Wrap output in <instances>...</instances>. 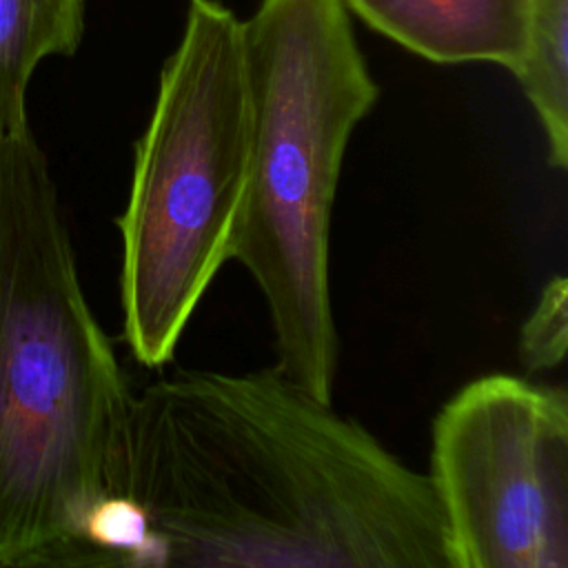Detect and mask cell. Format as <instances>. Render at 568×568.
Instances as JSON below:
<instances>
[{
	"label": "cell",
	"instance_id": "6da1fadb",
	"mask_svg": "<svg viewBox=\"0 0 568 568\" xmlns=\"http://www.w3.org/2000/svg\"><path fill=\"white\" fill-rule=\"evenodd\" d=\"M111 566L453 568L426 473L282 368H178L133 393Z\"/></svg>",
	"mask_w": 568,
	"mask_h": 568
},
{
	"label": "cell",
	"instance_id": "7a4b0ae2",
	"mask_svg": "<svg viewBox=\"0 0 568 568\" xmlns=\"http://www.w3.org/2000/svg\"><path fill=\"white\" fill-rule=\"evenodd\" d=\"M131 399L29 126L0 144V568L100 566Z\"/></svg>",
	"mask_w": 568,
	"mask_h": 568
},
{
	"label": "cell",
	"instance_id": "3957f363",
	"mask_svg": "<svg viewBox=\"0 0 568 568\" xmlns=\"http://www.w3.org/2000/svg\"><path fill=\"white\" fill-rule=\"evenodd\" d=\"M242 44L251 171L231 260L266 304L275 366L333 402L331 217L348 142L379 87L344 0H260Z\"/></svg>",
	"mask_w": 568,
	"mask_h": 568
},
{
	"label": "cell",
	"instance_id": "277c9868",
	"mask_svg": "<svg viewBox=\"0 0 568 568\" xmlns=\"http://www.w3.org/2000/svg\"><path fill=\"white\" fill-rule=\"evenodd\" d=\"M251 171V98L242 20L217 0H189L153 111L135 142L122 242V337L162 368L226 262Z\"/></svg>",
	"mask_w": 568,
	"mask_h": 568
},
{
	"label": "cell",
	"instance_id": "5b68a950",
	"mask_svg": "<svg viewBox=\"0 0 568 568\" xmlns=\"http://www.w3.org/2000/svg\"><path fill=\"white\" fill-rule=\"evenodd\" d=\"M453 568H568V397L510 373L437 413L426 473Z\"/></svg>",
	"mask_w": 568,
	"mask_h": 568
},
{
	"label": "cell",
	"instance_id": "8992f818",
	"mask_svg": "<svg viewBox=\"0 0 568 568\" xmlns=\"http://www.w3.org/2000/svg\"><path fill=\"white\" fill-rule=\"evenodd\" d=\"M348 11L435 64L517 67L530 0H344Z\"/></svg>",
	"mask_w": 568,
	"mask_h": 568
},
{
	"label": "cell",
	"instance_id": "52a82bcc",
	"mask_svg": "<svg viewBox=\"0 0 568 568\" xmlns=\"http://www.w3.org/2000/svg\"><path fill=\"white\" fill-rule=\"evenodd\" d=\"M84 0H0V144L24 129L27 89L38 64L75 53Z\"/></svg>",
	"mask_w": 568,
	"mask_h": 568
},
{
	"label": "cell",
	"instance_id": "ba28073f",
	"mask_svg": "<svg viewBox=\"0 0 568 568\" xmlns=\"http://www.w3.org/2000/svg\"><path fill=\"white\" fill-rule=\"evenodd\" d=\"M537 113L548 164H568V0H530L524 49L513 69Z\"/></svg>",
	"mask_w": 568,
	"mask_h": 568
},
{
	"label": "cell",
	"instance_id": "9c48e42d",
	"mask_svg": "<svg viewBox=\"0 0 568 568\" xmlns=\"http://www.w3.org/2000/svg\"><path fill=\"white\" fill-rule=\"evenodd\" d=\"M568 346V284L555 275L539 293L519 331V359L528 371H552Z\"/></svg>",
	"mask_w": 568,
	"mask_h": 568
}]
</instances>
